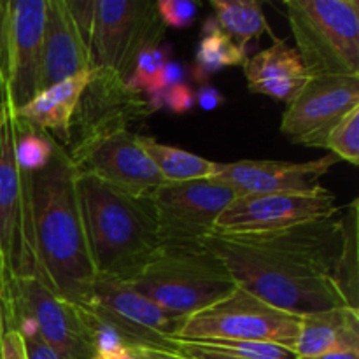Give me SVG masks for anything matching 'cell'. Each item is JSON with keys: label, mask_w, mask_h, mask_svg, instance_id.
<instances>
[{"label": "cell", "mask_w": 359, "mask_h": 359, "mask_svg": "<svg viewBox=\"0 0 359 359\" xmlns=\"http://www.w3.org/2000/svg\"><path fill=\"white\" fill-rule=\"evenodd\" d=\"M203 244L223 259L238 286L279 311L302 318L346 307L335 284L337 216L255 233L214 231Z\"/></svg>", "instance_id": "cell-1"}, {"label": "cell", "mask_w": 359, "mask_h": 359, "mask_svg": "<svg viewBox=\"0 0 359 359\" xmlns=\"http://www.w3.org/2000/svg\"><path fill=\"white\" fill-rule=\"evenodd\" d=\"M34 233L41 283L56 297L86 309L97 280L83 212L77 172L62 144L44 167L32 172Z\"/></svg>", "instance_id": "cell-2"}, {"label": "cell", "mask_w": 359, "mask_h": 359, "mask_svg": "<svg viewBox=\"0 0 359 359\" xmlns=\"http://www.w3.org/2000/svg\"><path fill=\"white\" fill-rule=\"evenodd\" d=\"M77 191L97 277L133 283L161 248L146 198H132L84 174H77Z\"/></svg>", "instance_id": "cell-3"}, {"label": "cell", "mask_w": 359, "mask_h": 359, "mask_svg": "<svg viewBox=\"0 0 359 359\" xmlns=\"http://www.w3.org/2000/svg\"><path fill=\"white\" fill-rule=\"evenodd\" d=\"M130 284L161 311L184 321L238 286L223 259L203 242L161 244Z\"/></svg>", "instance_id": "cell-4"}, {"label": "cell", "mask_w": 359, "mask_h": 359, "mask_svg": "<svg viewBox=\"0 0 359 359\" xmlns=\"http://www.w3.org/2000/svg\"><path fill=\"white\" fill-rule=\"evenodd\" d=\"M309 76L359 77L358 0H284Z\"/></svg>", "instance_id": "cell-5"}, {"label": "cell", "mask_w": 359, "mask_h": 359, "mask_svg": "<svg viewBox=\"0 0 359 359\" xmlns=\"http://www.w3.org/2000/svg\"><path fill=\"white\" fill-rule=\"evenodd\" d=\"M0 249L9 290L16 280L41 279L34 233L32 174L14 149V114L0 97Z\"/></svg>", "instance_id": "cell-6"}, {"label": "cell", "mask_w": 359, "mask_h": 359, "mask_svg": "<svg viewBox=\"0 0 359 359\" xmlns=\"http://www.w3.org/2000/svg\"><path fill=\"white\" fill-rule=\"evenodd\" d=\"M300 318L272 307L237 286L216 304L186 318L177 340H249L287 347L297 344Z\"/></svg>", "instance_id": "cell-7"}, {"label": "cell", "mask_w": 359, "mask_h": 359, "mask_svg": "<svg viewBox=\"0 0 359 359\" xmlns=\"http://www.w3.org/2000/svg\"><path fill=\"white\" fill-rule=\"evenodd\" d=\"M165 30L156 2L97 0L90 41L93 69L114 70L128 81L139 56L163 44Z\"/></svg>", "instance_id": "cell-8"}, {"label": "cell", "mask_w": 359, "mask_h": 359, "mask_svg": "<svg viewBox=\"0 0 359 359\" xmlns=\"http://www.w3.org/2000/svg\"><path fill=\"white\" fill-rule=\"evenodd\" d=\"M46 0L0 2V97L13 111L39 93Z\"/></svg>", "instance_id": "cell-9"}, {"label": "cell", "mask_w": 359, "mask_h": 359, "mask_svg": "<svg viewBox=\"0 0 359 359\" xmlns=\"http://www.w3.org/2000/svg\"><path fill=\"white\" fill-rule=\"evenodd\" d=\"M84 311L116 332L128 349L175 351L184 319L161 311L130 283L97 277L93 300Z\"/></svg>", "instance_id": "cell-10"}, {"label": "cell", "mask_w": 359, "mask_h": 359, "mask_svg": "<svg viewBox=\"0 0 359 359\" xmlns=\"http://www.w3.org/2000/svg\"><path fill=\"white\" fill-rule=\"evenodd\" d=\"M235 193L217 179L163 182L146 196L161 244L203 242Z\"/></svg>", "instance_id": "cell-11"}, {"label": "cell", "mask_w": 359, "mask_h": 359, "mask_svg": "<svg viewBox=\"0 0 359 359\" xmlns=\"http://www.w3.org/2000/svg\"><path fill=\"white\" fill-rule=\"evenodd\" d=\"M151 114L154 112L146 97L133 91L114 70L93 69L74 112L65 151L74 153L105 137L132 130L130 126L144 123Z\"/></svg>", "instance_id": "cell-12"}, {"label": "cell", "mask_w": 359, "mask_h": 359, "mask_svg": "<svg viewBox=\"0 0 359 359\" xmlns=\"http://www.w3.org/2000/svg\"><path fill=\"white\" fill-rule=\"evenodd\" d=\"M16 309L30 318L41 339L60 359H93L95 333L86 311L56 297L46 284L30 277L11 286L6 309Z\"/></svg>", "instance_id": "cell-13"}, {"label": "cell", "mask_w": 359, "mask_h": 359, "mask_svg": "<svg viewBox=\"0 0 359 359\" xmlns=\"http://www.w3.org/2000/svg\"><path fill=\"white\" fill-rule=\"evenodd\" d=\"M359 105V77H311L286 105L280 133L291 144L325 149L337 123Z\"/></svg>", "instance_id": "cell-14"}, {"label": "cell", "mask_w": 359, "mask_h": 359, "mask_svg": "<svg viewBox=\"0 0 359 359\" xmlns=\"http://www.w3.org/2000/svg\"><path fill=\"white\" fill-rule=\"evenodd\" d=\"M339 212L335 193L325 186L312 193L235 196L216 223L221 233L280 230L309 221L328 219Z\"/></svg>", "instance_id": "cell-15"}, {"label": "cell", "mask_w": 359, "mask_h": 359, "mask_svg": "<svg viewBox=\"0 0 359 359\" xmlns=\"http://www.w3.org/2000/svg\"><path fill=\"white\" fill-rule=\"evenodd\" d=\"M67 154L77 174L97 177L137 200L146 198L165 182L139 144V133L133 130L114 133Z\"/></svg>", "instance_id": "cell-16"}, {"label": "cell", "mask_w": 359, "mask_h": 359, "mask_svg": "<svg viewBox=\"0 0 359 359\" xmlns=\"http://www.w3.org/2000/svg\"><path fill=\"white\" fill-rule=\"evenodd\" d=\"M337 161L333 154L311 161L241 160L219 163L214 179L226 184L237 196L312 193L321 188V179Z\"/></svg>", "instance_id": "cell-17"}, {"label": "cell", "mask_w": 359, "mask_h": 359, "mask_svg": "<svg viewBox=\"0 0 359 359\" xmlns=\"http://www.w3.org/2000/svg\"><path fill=\"white\" fill-rule=\"evenodd\" d=\"M93 70L90 46L74 23L65 0H46L39 91Z\"/></svg>", "instance_id": "cell-18"}, {"label": "cell", "mask_w": 359, "mask_h": 359, "mask_svg": "<svg viewBox=\"0 0 359 359\" xmlns=\"http://www.w3.org/2000/svg\"><path fill=\"white\" fill-rule=\"evenodd\" d=\"M242 67L251 93L265 95L284 104H290L311 79L297 49L277 37H273L270 48L245 58Z\"/></svg>", "instance_id": "cell-19"}, {"label": "cell", "mask_w": 359, "mask_h": 359, "mask_svg": "<svg viewBox=\"0 0 359 359\" xmlns=\"http://www.w3.org/2000/svg\"><path fill=\"white\" fill-rule=\"evenodd\" d=\"M90 77L91 70H88L39 91L28 104L13 111L14 116L44 130L67 147L70 142V123Z\"/></svg>", "instance_id": "cell-20"}, {"label": "cell", "mask_w": 359, "mask_h": 359, "mask_svg": "<svg viewBox=\"0 0 359 359\" xmlns=\"http://www.w3.org/2000/svg\"><path fill=\"white\" fill-rule=\"evenodd\" d=\"M340 347H359V312L337 307L302 316L293 349L298 359L318 358Z\"/></svg>", "instance_id": "cell-21"}, {"label": "cell", "mask_w": 359, "mask_h": 359, "mask_svg": "<svg viewBox=\"0 0 359 359\" xmlns=\"http://www.w3.org/2000/svg\"><path fill=\"white\" fill-rule=\"evenodd\" d=\"M210 6L221 32L244 51L249 42L258 41L265 34L276 37L258 0H212Z\"/></svg>", "instance_id": "cell-22"}, {"label": "cell", "mask_w": 359, "mask_h": 359, "mask_svg": "<svg viewBox=\"0 0 359 359\" xmlns=\"http://www.w3.org/2000/svg\"><path fill=\"white\" fill-rule=\"evenodd\" d=\"M139 144L154 163L165 182H186L210 179L217 174L219 163L193 154L181 147L165 146L154 137L140 135Z\"/></svg>", "instance_id": "cell-23"}, {"label": "cell", "mask_w": 359, "mask_h": 359, "mask_svg": "<svg viewBox=\"0 0 359 359\" xmlns=\"http://www.w3.org/2000/svg\"><path fill=\"white\" fill-rule=\"evenodd\" d=\"M359 200L346 205L340 217V251L335 266V284L346 307L359 312Z\"/></svg>", "instance_id": "cell-24"}, {"label": "cell", "mask_w": 359, "mask_h": 359, "mask_svg": "<svg viewBox=\"0 0 359 359\" xmlns=\"http://www.w3.org/2000/svg\"><path fill=\"white\" fill-rule=\"evenodd\" d=\"M245 51L237 48L217 27L216 20H205L200 34L198 48H196L195 63H193L191 77L200 86L209 83L217 72L226 67L242 65L245 62Z\"/></svg>", "instance_id": "cell-25"}, {"label": "cell", "mask_w": 359, "mask_h": 359, "mask_svg": "<svg viewBox=\"0 0 359 359\" xmlns=\"http://www.w3.org/2000/svg\"><path fill=\"white\" fill-rule=\"evenodd\" d=\"M56 144L58 142L44 130L14 116V149H16L18 165L21 168L32 174L44 167L51 158Z\"/></svg>", "instance_id": "cell-26"}, {"label": "cell", "mask_w": 359, "mask_h": 359, "mask_svg": "<svg viewBox=\"0 0 359 359\" xmlns=\"http://www.w3.org/2000/svg\"><path fill=\"white\" fill-rule=\"evenodd\" d=\"M325 149L330 151L337 160L359 165V105L351 109L330 132L325 142Z\"/></svg>", "instance_id": "cell-27"}, {"label": "cell", "mask_w": 359, "mask_h": 359, "mask_svg": "<svg viewBox=\"0 0 359 359\" xmlns=\"http://www.w3.org/2000/svg\"><path fill=\"white\" fill-rule=\"evenodd\" d=\"M170 62V48L160 46V48L147 49L139 56L133 69L132 76L128 77V86L137 93H146V97L153 95L160 84L163 67Z\"/></svg>", "instance_id": "cell-28"}, {"label": "cell", "mask_w": 359, "mask_h": 359, "mask_svg": "<svg viewBox=\"0 0 359 359\" xmlns=\"http://www.w3.org/2000/svg\"><path fill=\"white\" fill-rule=\"evenodd\" d=\"M4 326L14 328L20 333L27 359H60L58 354L41 339L34 323L23 312L16 311V309H7L4 312Z\"/></svg>", "instance_id": "cell-29"}, {"label": "cell", "mask_w": 359, "mask_h": 359, "mask_svg": "<svg viewBox=\"0 0 359 359\" xmlns=\"http://www.w3.org/2000/svg\"><path fill=\"white\" fill-rule=\"evenodd\" d=\"M156 11L165 27L184 30L195 23L198 4L193 0H160L156 2Z\"/></svg>", "instance_id": "cell-30"}, {"label": "cell", "mask_w": 359, "mask_h": 359, "mask_svg": "<svg viewBox=\"0 0 359 359\" xmlns=\"http://www.w3.org/2000/svg\"><path fill=\"white\" fill-rule=\"evenodd\" d=\"M195 105V91L188 84H177L163 91L158 102V111L163 107L170 109L175 114H186Z\"/></svg>", "instance_id": "cell-31"}, {"label": "cell", "mask_w": 359, "mask_h": 359, "mask_svg": "<svg viewBox=\"0 0 359 359\" xmlns=\"http://www.w3.org/2000/svg\"><path fill=\"white\" fill-rule=\"evenodd\" d=\"M67 7L70 11L74 23H76L77 30L81 32L86 44L90 46L91 32H93V21H95V6L97 0H65Z\"/></svg>", "instance_id": "cell-32"}, {"label": "cell", "mask_w": 359, "mask_h": 359, "mask_svg": "<svg viewBox=\"0 0 359 359\" xmlns=\"http://www.w3.org/2000/svg\"><path fill=\"white\" fill-rule=\"evenodd\" d=\"M4 328L6 330H4L2 346H0V359H27L20 333L9 326H4Z\"/></svg>", "instance_id": "cell-33"}, {"label": "cell", "mask_w": 359, "mask_h": 359, "mask_svg": "<svg viewBox=\"0 0 359 359\" xmlns=\"http://www.w3.org/2000/svg\"><path fill=\"white\" fill-rule=\"evenodd\" d=\"M175 351H179V353H182L184 356L193 358V359H252V358H238V356H230V354L214 353V351L202 349V347L193 346V344L184 342V340H175Z\"/></svg>", "instance_id": "cell-34"}, {"label": "cell", "mask_w": 359, "mask_h": 359, "mask_svg": "<svg viewBox=\"0 0 359 359\" xmlns=\"http://www.w3.org/2000/svg\"><path fill=\"white\" fill-rule=\"evenodd\" d=\"M195 104H198V107L203 109V111H214V109L224 104V95L217 88L210 86V84H203L195 93Z\"/></svg>", "instance_id": "cell-35"}, {"label": "cell", "mask_w": 359, "mask_h": 359, "mask_svg": "<svg viewBox=\"0 0 359 359\" xmlns=\"http://www.w3.org/2000/svg\"><path fill=\"white\" fill-rule=\"evenodd\" d=\"M311 359H359V347H340V349L332 351V353Z\"/></svg>", "instance_id": "cell-36"}, {"label": "cell", "mask_w": 359, "mask_h": 359, "mask_svg": "<svg viewBox=\"0 0 359 359\" xmlns=\"http://www.w3.org/2000/svg\"><path fill=\"white\" fill-rule=\"evenodd\" d=\"M7 300H9V283H7L2 249H0V307H2V314H4V309H6L7 305Z\"/></svg>", "instance_id": "cell-37"}, {"label": "cell", "mask_w": 359, "mask_h": 359, "mask_svg": "<svg viewBox=\"0 0 359 359\" xmlns=\"http://www.w3.org/2000/svg\"><path fill=\"white\" fill-rule=\"evenodd\" d=\"M144 351H147V353H149L154 359H193V358L184 356V354L179 353V351H163V349H144Z\"/></svg>", "instance_id": "cell-38"}, {"label": "cell", "mask_w": 359, "mask_h": 359, "mask_svg": "<svg viewBox=\"0 0 359 359\" xmlns=\"http://www.w3.org/2000/svg\"><path fill=\"white\" fill-rule=\"evenodd\" d=\"M130 353H132L133 359H154L149 353H147V351L144 349H130Z\"/></svg>", "instance_id": "cell-39"}, {"label": "cell", "mask_w": 359, "mask_h": 359, "mask_svg": "<svg viewBox=\"0 0 359 359\" xmlns=\"http://www.w3.org/2000/svg\"><path fill=\"white\" fill-rule=\"evenodd\" d=\"M4 314H2V307H0V346H2V337H4Z\"/></svg>", "instance_id": "cell-40"}]
</instances>
